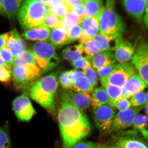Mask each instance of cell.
Here are the masks:
<instances>
[{"instance_id": "cell-1", "label": "cell", "mask_w": 148, "mask_h": 148, "mask_svg": "<svg viewBox=\"0 0 148 148\" xmlns=\"http://www.w3.org/2000/svg\"><path fill=\"white\" fill-rule=\"evenodd\" d=\"M60 93L58 116L63 148H73L90 134V124L84 113L70 102L63 90Z\"/></svg>"}, {"instance_id": "cell-2", "label": "cell", "mask_w": 148, "mask_h": 148, "mask_svg": "<svg viewBox=\"0 0 148 148\" xmlns=\"http://www.w3.org/2000/svg\"><path fill=\"white\" fill-rule=\"evenodd\" d=\"M58 81L55 73L40 79L29 90L32 99L45 110L54 115L56 113L55 99Z\"/></svg>"}, {"instance_id": "cell-3", "label": "cell", "mask_w": 148, "mask_h": 148, "mask_svg": "<svg viewBox=\"0 0 148 148\" xmlns=\"http://www.w3.org/2000/svg\"><path fill=\"white\" fill-rule=\"evenodd\" d=\"M115 1H107L97 18L99 33L114 40L122 36L125 25L115 11Z\"/></svg>"}, {"instance_id": "cell-4", "label": "cell", "mask_w": 148, "mask_h": 148, "mask_svg": "<svg viewBox=\"0 0 148 148\" xmlns=\"http://www.w3.org/2000/svg\"><path fill=\"white\" fill-rule=\"evenodd\" d=\"M49 11L48 7L40 1H24L17 15L20 27L27 30L44 25V20Z\"/></svg>"}, {"instance_id": "cell-5", "label": "cell", "mask_w": 148, "mask_h": 148, "mask_svg": "<svg viewBox=\"0 0 148 148\" xmlns=\"http://www.w3.org/2000/svg\"><path fill=\"white\" fill-rule=\"evenodd\" d=\"M12 71L15 86L23 90H29L42 74L37 64H14Z\"/></svg>"}, {"instance_id": "cell-6", "label": "cell", "mask_w": 148, "mask_h": 148, "mask_svg": "<svg viewBox=\"0 0 148 148\" xmlns=\"http://www.w3.org/2000/svg\"><path fill=\"white\" fill-rule=\"evenodd\" d=\"M32 51L42 73L51 71L60 62L55 47L49 42H37L33 44Z\"/></svg>"}, {"instance_id": "cell-7", "label": "cell", "mask_w": 148, "mask_h": 148, "mask_svg": "<svg viewBox=\"0 0 148 148\" xmlns=\"http://www.w3.org/2000/svg\"><path fill=\"white\" fill-rule=\"evenodd\" d=\"M143 107H134L117 113L114 116L112 125L106 133L118 132L132 127L135 118Z\"/></svg>"}, {"instance_id": "cell-8", "label": "cell", "mask_w": 148, "mask_h": 148, "mask_svg": "<svg viewBox=\"0 0 148 148\" xmlns=\"http://www.w3.org/2000/svg\"><path fill=\"white\" fill-rule=\"evenodd\" d=\"M12 105L15 114L19 121H29L36 114L27 92H24L14 99Z\"/></svg>"}, {"instance_id": "cell-9", "label": "cell", "mask_w": 148, "mask_h": 148, "mask_svg": "<svg viewBox=\"0 0 148 148\" xmlns=\"http://www.w3.org/2000/svg\"><path fill=\"white\" fill-rule=\"evenodd\" d=\"M148 45L142 42L139 45L131 59V63L136 69L138 75L148 85Z\"/></svg>"}, {"instance_id": "cell-10", "label": "cell", "mask_w": 148, "mask_h": 148, "mask_svg": "<svg viewBox=\"0 0 148 148\" xmlns=\"http://www.w3.org/2000/svg\"><path fill=\"white\" fill-rule=\"evenodd\" d=\"M93 115L96 126L101 132H106L110 127L116 115L115 109L108 104L93 109Z\"/></svg>"}, {"instance_id": "cell-11", "label": "cell", "mask_w": 148, "mask_h": 148, "mask_svg": "<svg viewBox=\"0 0 148 148\" xmlns=\"http://www.w3.org/2000/svg\"><path fill=\"white\" fill-rule=\"evenodd\" d=\"M114 48L116 60L119 64L127 62L131 60L134 55L135 50L134 46L130 42L122 38V37L115 40Z\"/></svg>"}, {"instance_id": "cell-12", "label": "cell", "mask_w": 148, "mask_h": 148, "mask_svg": "<svg viewBox=\"0 0 148 148\" xmlns=\"http://www.w3.org/2000/svg\"><path fill=\"white\" fill-rule=\"evenodd\" d=\"M123 3L127 13L138 23H142L144 12L148 5L147 0H125Z\"/></svg>"}, {"instance_id": "cell-13", "label": "cell", "mask_w": 148, "mask_h": 148, "mask_svg": "<svg viewBox=\"0 0 148 148\" xmlns=\"http://www.w3.org/2000/svg\"><path fill=\"white\" fill-rule=\"evenodd\" d=\"M63 91L70 102L83 112L87 110L91 105V96L89 94L65 89Z\"/></svg>"}, {"instance_id": "cell-14", "label": "cell", "mask_w": 148, "mask_h": 148, "mask_svg": "<svg viewBox=\"0 0 148 148\" xmlns=\"http://www.w3.org/2000/svg\"><path fill=\"white\" fill-rule=\"evenodd\" d=\"M6 46L14 60L22 52L27 50V44L16 29H13L10 32Z\"/></svg>"}, {"instance_id": "cell-15", "label": "cell", "mask_w": 148, "mask_h": 148, "mask_svg": "<svg viewBox=\"0 0 148 148\" xmlns=\"http://www.w3.org/2000/svg\"><path fill=\"white\" fill-rule=\"evenodd\" d=\"M137 132L136 130L129 131L116 138L114 145L122 148H147L145 143L135 137Z\"/></svg>"}, {"instance_id": "cell-16", "label": "cell", "mask_w": 148, "mask_h": 148, "mask_svg": "<svg viewBox=\"0 0 148 148\" xmlns=\"http://www.w3.org/2000/svg\"><path fill=\"white\" fill-rule=\"evenodd\" d=\"M51 33V29L43 25L26 30L22 35L26 40L42 42L49 38Z\"/></svg>"}, {"instance_id": "cell-17", "label": "cell", "mask_w": 148, "mask_h": 148, "mask_svg": "<svg viewBox=\"0 0 148 148\" xmlns=\"http://www.w3.org/2000/svg\"><path fill=\"white\" fill-rule=\"evenodd\" d=\"M130 77L129 74L118 66L117 64L115 69L106 78L100 79V81H106L109 84L122 88Z\"/></svg>"}, {"instance_id": "cell-18", "label": "cell", "mask_w": 148, "mask_h": 148, "mask_svg": "<svg viewBox=\"0 0 148 148\" xmlns=\"http://www.w3.org/2000/svg\"><path fill=\"white\" fill-rule=\"evenodd\" d=\"M90 61L92 67L97 70L102 69L116 60L112 51H106L98 53Z\"/></svg>"}, {"instance_id": "cell-19", "label": "cell", "mask_w": 148, "mask_h": 148, "mask_svg": "<svg viewBox=\"0 0 148 148\" xmlns=\"http://www.w3.org/2000/svg\"><path fill=\"white\" fill-rule=\"evenodd\" d=\"M147 85L142 80L137 73L130 76L123 88L132 96L147 88Z\"/></svg>"}, {"instance_id": "cell-20", "label": "cell", "mask_w": 148, "mask_h": 148, "mask_svg": "<svg viewBox=\"0 0 148 148\" xmlns=\"http://www.w3.org/2000/svg\"><path fill=\"white\" fill-rule=\"evenodd\" d=\"M81 24L83 33L85 36L94 38L99 33V23L97 18L85 17Z\"/></svg>"}, {"instance_id": "cell-21", "label": "cell", "mask_w": 148, "mask_h": 148, "mask_svg": "<svg viewBox=\"0 0 148 148\" xmlns=\"http://www.w3.org/2000/svg\"><path fill=\"white\" fill-rule=\"evenodd\" d=\"M85 17L97 18L103 8L101 0H84Z\"/></svg>"}, {"instance_id": "cell-22", "label": "cell", "mask_w": 148, "mask_h": 148, "mask_svg": "<svg viewBox=\"0 0 148 148\" xmlns=\"http://www.w3.org/2000/svg\"><path fill=\"white\" fill-rule=\"evenodd\" d=\"M49 40L50 43L54 47H60L68 44L66 30L62 28H55L51 33Z\"/></svg>"}, {"instance_id": "cell-23", "label": "cell", "mask_w": 148, "mask_h": 148, "mask_svg": "<svg viewBox=\"0 0 148 148\" xmlns=\"http://www.w3.org/2000/svg\"><path fill=\"white\" fill-rule=\"evenodd\" d=\"M92 92L90 105L93 109L108 103L110 98L103 87L96 88Z\"/></svg>"}, {"instance_id": "cell-24", "label": "cell", "mask_w": 148, "mask_h": 148, "mask_svg": "<svg viewBox=\"0 0 148 148\" xmlns=\"http://www.w3.org/2000/svg\"><path fill=\"white\" fill-rule=\"evenodd\" d=\"M22 2L21 0L3 1L1 15L9 19L14 18L17 16Z\"/></svg>"}, {"instance_id": "cell-25", "label": "cell", "mask_w": 148, "mask_h": 148, "mask_svg": "<svg viewBox=\"0 0 148 148\" xmlns=\"http://www.w3.org/2000/svg\"><path fill=\"white\" fill-rule=\"evenodd\" d=\"M80 44H82L86 57L90 60L92 57L101 52L99 42L94 38H89Z\"/></svg>"}, {"instance_id": "cell-26", "label": "cell", "mask_w": 148, "mask_h": 148, "mask_svg": "<svg viewBox=\"0 0 148 148\" xmlns=\"http://www.w3.org/2000/svg\"><path fill=\"white\" fill-rule=\"evenodd\" d=\"M83 51L82 44L68 46L62 51V56L64 60L74 61L82 58Z\"/></svg>"}, {"instance_id": "cell-27", "label": "cell", "mask_w": 148, "mask_h": 148, "mask_svg": "<svg viewBox=\"0 0 148 148\" xmlns=\"http://www.w3.org/2000/svg\"><path fill=\"white\" fill-rule=\"evenodd\" d=\"M93 90V86L84 75L77 77L73 81L72 90L76 92L88 94Z\"/></svg>"}, {"instance_id": "cell-28", "label": "cell", "mask_w": 148, "mask_h": 148, "mask_svg": "<svg viewBox=\"0 0 148 148\" xmlns=\"http://www.w3.org/2000/svg\"><path fill=\"white\" fill-rule=\"evenodd\" d=\"M49 12L56 15L60 18H63L70 11L69 7L66 1H53L51 4L48 6Z\"/></svg>"}, {"instance_id": "cell-29", "label": "cell", "mask_w": 148, "mask_h": 148, "mask_svg": "<svg viewBox=\"0 0 148 148\" xmlns=\"http://www.w3.org/2000/svg\"><path fill=\"white\" fill-rule=\"evenodd\" d=\"M101 82L110 98L109 103L117 101L122 98V88L109 84L106 81H101Z\"/></svg>"}, {"instance_id": "cell-30", "label": "cell", "mask_w": 148, "mask_h": 148, "mask_svg": "<svg viewBox=\"0 0 148 148\" xmlns=\"http://www.w3.org/2000/svg\"><path fill=\"white\" fill-rule=\"evenodd\" d=\"M100 46L101 52L112 51L115 48V40L99 33L94 38Z\"/></svg>"}, {"instance_id": "cell-31", "label": "cell", "mask_w": 148, "mask_h": 148, "mask_svg": "<svg viewBox=\"0 0 148 148\" xmlns=\"http://www.w3.org/2000/svg\"><path fill=\"white\" fill-rule=\"evenodd\" d=\"M63 21L68 29L74 26L80 25L82 19L75 12L70 11L67 12L63 18Z\"/></svg>"}, {"instance_id": "cell-32", "label": "cell", "mask_w": 148, "mask_h": 148, "mask_svg": "<svg viewBox=\"0 0 148 148\" xmlns=\"http://www.w3.org/2000/svg\"><path fill=\"white\" fill-rule=\"evenodd\" d=\"M68 44L78 40L83 32L82 27L80 25L74 26L69 28L66 30Z\"/></svg>"}, {"instance_id": "cell-33", "label": "cell", "mask_w": 148, "mask_h": 148, "mask_svg": "<svg viewBox=\"0 0 148 148\" xmlns=\"http://www.w3.org/2000/svg\"><path fill=\"white\" fill-rule=\"evenodd\" d=\"M62 18L50 12H48L44 20L43 25L49 29H55L58 27Z\"/></svg>"}, {"instance_id": "cell-34", "label": "cell", "mask_w": 148, "mask_h": 148, "mask_svg": "<svg viewBox=\"0 0 148 148\" xmlns=\"http://www.w3.org/2000/svg\"><path fill=\"white\" fill-rule=\"evenodd\" d=\"M11 141L8 129L6 127H0V148H10Z\"/></svg>"}, {"instance_id": "cell-35", "label": "cell", "mask_w": 148, "mask_h": 148, "mask_svg": "<svg viewBox=\"0 0 148 148\" xmlns=\"http://www.w3.org/2000/svg\"><path fill=\"white\" fill-rule=\"evenodd\" d=\"M108 104L113 108L117 109L120 112L128 110L132 106L130 101L124 98H121L116 101L109 103Z\"/></svg>"}, {"instance_id": "cell-36", "label": "cell", "mask_w": 148, "mask_h": 148, "mask_svg": "<svg viewBox=\"0 0 148 148\" xmlns=\"http://www.w3.org/2000/svg\"><path fill=\"white\" fill-rule=\"evenodd\" d=\"M83 72L84 76L88 79L94 88L97 86L98 84L97 75L91 66L85 68Z\"/></svg>"}, {"instance_id": "cell-37", "label": "cell", "mask_w": 148, "mask_h": 148, "mask_svg": "<svg viewBox=\"0 0 148 148\" xmlns=\"http://www.w3.org/2000/svg\"><path fill=\"white\" fill-rule=\"evenodd\" d=\"M59 81L61 86L65 90H72L73 82L70 78L69 71L61 73L59 77Z\"/></svg>"}, {"instance_id": "cell-38", "label": "cell", "mask_w": 148, "mask_h": 148, "mask_svg": "<svg viewBox=\"0 0 148 148\" xmlns=\"http://www.w3.org/2000/svg\"><path fill=\"white\" fill-rule=\"evenodd\" d=\"M146 94L145 92L141 91L134 94L130 101L131 105L134 107H138L146 104Z\"/></svg>"}, {"instance_id": "cell-39", "label": "cell", "mask_w": 148, "mask_h": 148, "mask_svg": "<svg viewBox=\"0 0 148 148\" xmlns=\"http://www.w3.org/2000/svg\"><path fill=\"white\" fill-rule=\"evenodd\" d=\"M147 116L144 114H138L133 121L132 126L135 129L141 130L145 128L147 125Z\"/></svg>"}, {"instance_id": "cell-40", "label": "cell", "mask_w": 148, "mask_h": 148, "mask_svg": "<svg viewBox=\"0 0 148 148\" xmlns=\"http://www.w3.org/2000/svg\"><path fill=\"white\" fill-rule=\"evenodd\" d=\"M0 56L3 61L12 69L14 60L12 53L7 46L0 49Z\"/></svg>"}, {"instance_id": "cell-41", "label": "cell", "mask_w": 148, "mask_h": 148, "mask_svg": "<svg viewBox=\"0 0 148 148\" xmlns=\"http://www.w3.org/2000/svg\"><path fill=\"white\" fill-rule=\"evenodd\" d=\"M12 79V70L0 65V82L8 84Z\"/></svg>"}, {"instance_id": "cell-42", "label": "cell", "mask_w": 148, "mask_h": 148, "mask_svg": "<svg viewBox=\"0 0 148 148\" xmlns=\"http://www.w3.org/2000/svg\"><path fill=\"white\" fill-rule=\"evenodd\" d=\"M117 64L116 61L102 69L97 70L100 79L106 78L115 69Z\"/></svg>"}, {"instance_id": "cell-43", "label": "cell", "mask_w": 148, "mask_h": 148, "mask_svg": "<svg viewBox=\"0 0 148 148\" xmlns=\"http://www.w3.org/2000/svg\"><path fill=\"white\" fill-rule=\"evenodd\" d=\"M71 64L75 69H81L84 70L85 68L91 66L90 60L86 57L71 61Z\"/></svg>"}, {"instance_id": "cell-44", "label": "cell", "mask_w": 148, "mask_h": 148, "mask_svg": "<svg viewBox=\"0 0 148 148\" xmlns=\"http://www.w3.org/2000/svg\"><path fill=\"white\" fill-rule=\"evenodd\" d=\"M73 148H98L97 144L91 142L81 140Z\"/></svg>"}, {"instance_id": "cell-45", "label": "cell", "mask_w": 148, "mask_h": 148, "mask_svg": "<svg viewBox=\"0 0 148 148\" xmlns=\"http://www.w3.org/2000/svg\"><path fill=\"white\" fill-rule=\"evenodd\" d=\"M73 11L76 13L81 19L85 17V9L83 4H77L73 5Z\"/></svg>"}, {"instance_id": "cell-46", "label": "cell", "mask_w": 148, "mask_h": 148, "mask_svg": "<svg viewBox=\"0 0 148 148\" xmlns=\"http://www.w3.org/2000/svg\"><path fill=\"white\" fill-rule=\"evenodd\" d=\"M9 36L10 32L0 34V49L6 46Z\"/></svg>"}, {"instance_id": "cell-47", "label": "cell", "mask_w": 148, "mask_h": 148, "mask_svg": "<svg viewBox=\"0 0 148 148\" xmlns=\"http://www.w3.org/2000/svg\"><path fill=\"white\" fill-rule=\"evenodd\" d=\"M70 78L71 79L72 82L77 77L84 75L83 72L80 70H70L69 71Z\"/></svg>"}, {"instance_id": "cell-48", "label": "cell", "mask_w": 148, "mask_h": 148, "mask_svg": "<svg viewBox=\"0 0 148 148\" xmlns=\"http://www.w3.org/2000/svg\"><path fill=\"white\" fill-rule=\"evenodd\" d=\"M70 6L73 7V5L77 4H83L84 0H74V1H66Z\"/></svg>"}, {"instance_id": "cell-49", "label": "cell", "mask_w": 148, "mask_h": 148, "mask_svg": "<svg viewBox=\"0 0 148 148\" xmlns=\"http://www.w3.org/2000/svg\"><path fill=\"white\" fill-rule=\"evenodd\" d=\"M98 148H122L119 146L114 145H107L104 144H97Z\"/></svg>"}, {"instance_id": "cell-50", "label": "cell", "mask_w": 148, "mask_h": 148, "mask_svg": "<svg viewBox=\"0 0 148 148\" xmlns=\"http://www.w3.org/2000/svg\"><path fill=\"white\" fill-rule=\"evenodd\" d=\"M147 9H148V7L147 6V7H146V8L145 10V15H144V23H145V25L147 26V22H148V17H147Z\"/></svg>"}, {"instance_id": "cell-51", "label": "cell", "mask_w": 148, "mask_h": 148, "mask_svg": "<svg viewBox=\"0 0 148 148\" xmlns=\"http://www.w3.org/2000/svg\"><path fill=\"white\" fill-rule=\"evenodd\" d=\"M0 65H1L5 66V67L8 68L9 69L12 70V69L9 67V66L3 60L2 58L0 56Z\"/></svg>"}, {"instance_id": "cell-52", "label": "cell", "mask_w": 148, "mask_h": 148, "mask_svg": "<svg viewBox=\"0 0 148 148\" xmlns=\"http://www.w3.org/2000/svg\"><path fill=\"white\" fill-rule=\"evenodd\" d=\"M3 1H4L3 0L0 1V14L1 15L2 12Z\"/></svg>"}, {"instance_id": "cell-53", "label": "cell", "mask_w": 148, "mask_h": 148, "mask_svg": "<svg viewBox=\"0 0 148 148\" xmlns=\"http://www.w3.org/2000/svg\"><path fill=\"white\" fill-rule=\"evenodd\" d=\"M145 112L146 114H147V115L148 114V104H145Z\"/></svg>"}]
</instances>
